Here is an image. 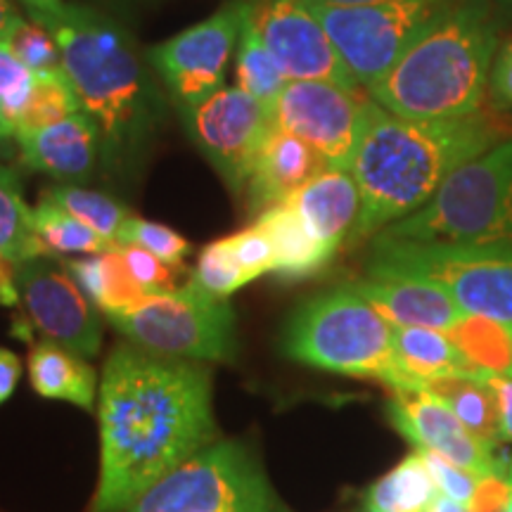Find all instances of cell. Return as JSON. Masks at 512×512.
I'll return each instance as SVG.
<instances>
[{
    "label": "cell",
    "instance_id": "6da1fadb",
    "mask_svg": "<svg viewBox=\"0 0 512 512\" xmlns=\"http://www.w3.org/2000/svg\"><path fill=\"white\" fill-rule=\"evenodd\" d=\"M100 484L93 512H124L219 439L211 370L200 361L114 347L98 392Z\"/></svg>",
    "mask_w": 512,
    "mask_h": 512
},
{
    "label": "cell",
    "instance_id": "7a4b0ae2",
    "mask_svg": "<svg viewBox=\"0 0 512 512\" xmlns=\"http://www.w3.org/2000/svg\"><path fill=\"white\" fill-rule=\"evenodd\" d=\"M512 138V117L477 112L460 119H406L370 98L354 174L361 216L351 242L373 238L425 207L460 166Z\"/></svg>",
    "mask_w": 512,
    "mask_h": 512
},
{
    "label": "cell",
    "instance_id": "3957f363",
    "mask_svg": "<svg viewBox=\"0 0 512 512\" xmlns=\"http://www.w3.org/2000/svg\"><path fill=\"white\" fill-rule=\"evenodd\" d=\"M29 17L60 43L83 112L98 121L105 174L131 176L166 124V98L147 55L117 19L86 5Z\"/></svg>",
    "mask_w": 512,
    "mask_h": 512
},
{
    "label": "cell",
    "instance_id": "277c9868",
    "mask_svg": "<svg viewBox=\"0 0 512 512\" xmlns=\"http://www.w3.org/2000/svg\"><path fill=\"white\" fill-rule=\"evenodd\" d=\"M496 53L489 0H456L368 93L406 119L472 117L484 107Z\"/></svg>",
    "mask_w": 512,
    "mask_h": 512
},
{
    "label": "cell",
    "instance_id": "5b68a950",
    "mask_svg": "<svg viewBox=\"0 0 512 512\" xmlns=\"http://www.w3.org/2000/svg\"><path fill=\"white\" fill-rule=\"evenodd\" d=\"M280 342L287 356L306 366L413 389L396 361L394 325L351 285L316 294L299 306Z\"/></svg>",
    "mask_w": 512,
    "mask_h": 512
},
{
    "label": "cell",
    "instance_id": "8992f818",
    "mask_svg": "<svg viewBox=\"0 0 512 512\" xmlns=\"http://www.w3.org/2000/svg\"><path fill=\"white\" fill-rule=\"evenodd\" d=\"M377 235L512 252V138L460 166L425 207Z\"/></svg>",
    "mask_w": 512,
    "mask_h": 512
},
{
    "label": "cell",
    "instance_id": "52a82bcc",
    "mask_svg": "<svg viewBox=\"0 0 512 512\" xmlns=\"http://www.w3.org/2000/svg\"><path fill=\"white\" fill-rule=\"evenodd\" d=\"M368 273L427 280L446 290L465 316L512 325V252L508 249L375 235Z\"/></svg>",
    "mask_w": 512,
    "mask_h": 512
},
{
    "label": "cell",
    "instance_id": "ba28073f",
    "mask_svg": "<svg viewBox=\"0 0 512 512\" xmlns=\"http://www.w3.org/2000/svg\"><path fill=\"white\" fill-rule=\"evenodd\" d=\"M124 512H292L247 444L216 439Z\"/></svg>",
    "mask_w": 512,
    "mask_h": 512
},
{
    "label": "cell",
    "instance_id": "9c48e42d",
    "mask_svg": "<svg viewBox=\"0 0 512 512\" xmlns=\"http://www.w3.org/2000/svg\"><path fill=\"white\" fill-rule=\"evenodd\" d=\"M107 320L133 344L162 356L230 361L238 351L233 306L192 283L183 290L147 294Z\"/></svg>",
    "mask_w": 512,
    "mask_h": 512
},
{
    "label": "cell",
    "instance_id": "30bf717a",
    "mask_svg": "<svg viewBox=\"0 0 512 512\" xmlns=\"http://www.w3.org/2000/svg\"><path fill=\"white\" fill-rule=\"evenodd\" d=\"M453 5L456 0H382L354 8L311 3V8L358 86L370 91Z\"/></svg>",
    "mask_w": 512,
    "mask_h": 512
},
{
    "label": "cell",
    "instance_id": "8fae6325",
    "mask_svg": "<svg viewBox=\"0 0 512 512\" xmlns=\"http://www.w3.org/2000/svg\"><path fill=\"white\" fill-rule=\"evenodd\" d=\"M249 0H233L214 15L147 50V60L176 102L183 121L226 83Z\"/></svg>",
    "mask_w": 512,
    "mask_h": 512
},
{
    "label": "cell",
    "instance_id": "7c38bea8",
    "mask_svg": "<svg viewBox=\"0 0 512 512\" xmlns=\"http://www.w3.org/2000/svg\"><path fill=\"white\" fill-rule=\"evenodd\" d=\"M370 98L325 81H287L275 126L302 138L332 169L351 171Z\"/></svg>",
    "mask_w": 512,
    "mask_h": 512
},
{
    "label": "cell",
    "instance_id": "4fadbf2b",
    "mask_svg": "<svg viewBox=\"0 0 512 512\" xmlns=\"http://www.w3.org/2000/svg\"><path fill=\"white\" fill-rule=\"evenodd\" d=\"M249 19L287 81L361 88L309 0H249Z\"/></svg>",
    "mask_w": 512,
    "mask_h": 512
},
{
    "label": "cell",
    "instance_id": "5bb4252c",
    "mask_svg": "<svg viewBox=\"0 0 512 512\" xmlns=\"http://www.w3.org/2000/svg\"><path fill=\"white\" fill-rule=\"evenodd\" d=\"M185 126L223 181L242 192L275 121L271 110L242 88L223 86L190 114Z\"/></svg>",
    "mask_w": 512,
    "mask_h": 512
},
{
    "label": "cell",
    "instance_id": "9a60e30c",
    "mask_svg": "<svg viewBox=\"0 0 512 512\" xmlns=\"http://www.w3.org/2000/svg\"><path fill=\"white\" fill-rule=\"evenodd\" d=\"M15 278L19 302L43 337L81 356L98 354L102 344L100 316L64 261L53 256L22 261L15 268Z\"/></svg>",
    "mask_w": 512,
    "mask_h": 512
},
{
    "label": "cell",
    "instance_id": "2e32d148",
    "mask_svg": "<svg viewBox=\"0 0 512 512\" xmlns=\"http://www.w3.org/2000/svg\"><path fill=\"white\" fill-rule=\"evenodd\" d=\"M389 420L415 448L432 451L479 477H508L496 448L479 441L444 401L422 389H394Z\"/></svg>",
    "mask_w": 512,
    "mask_h": 512
},
{
    "label": "cell",
    "instance_id": "e0dca14e",
    "mask_svg": "<svg viewBox=\"0 0 512 512\" xmlns=\"http://www.w3.org/2000/svg\"><path fill=\"white\" fill-rule=\"evenodd\" d=\"M15 140L24 166L62 183L88 181L102 164V133L88 112Z\"/></svg>",
    "mask_w": 512,
    "mask_h": 512
},
{
    "label": "cell",
    "instance_id": "ac0fdd59",
    "mask_svg": "<svg viewBox=\"0 0 512 512\" xmlns=\"http://www.w3.org/2000/svg\"><path fill=\"white\" fill-rule=\"evenodd\" d=\"M351 287L392 325L448 332L465 313L439 285L394 273H368Z\"/></svg>",
    "mask_w": 512,
    "mask_h": 512
},
{
    "label": "cell",
    "instance_id": "d6986e66",
    "mask_svg": "<svg viewBox=\"0 0 512 512\" xmlns=\"http://www.w3.org/2000/svg\"><path fill=\"white\" fill-rule=\"evenodd\" d=\"M285 202L297 209L313 238L332 256L344 242L351 240L361 216V190L354 174L332 166H325Z\"/></svg>",
    "mask_w": 512,
    "mask_h": 512
},
{
    "label": "cell",
    "instance_id": "ffe728a7",
    "mask_svg": "<svg viewBox=\"0 0 512 512\" xmlns=\"http://www.w3.org/2000/svg\"><path fill=\"white\" fill-rule=\"evenodd\" d=\"M323 169L325 162L311 145L275 126L247 181L249 207L264 214L275 204L290 200L294 192L304 188Z\"/></svg>",
    "mask_w": 512,
    "mask_h": 512
},
{
    "label": "cell",
    "instance_id": "44dd1931",
    "mask_svg": "<svg viewBox=\"0 0 512 512\" xmlns=\"http://www.w3.org/2000/svg\"><path fill=\"white\" fill-rule=\"evenodd\" d=\"M394 351L401 373L413 389L444 377L479 375L482 368L467 358L446 332L394 325Z\"/></svg>",
    "mask_w": 512,
    "mask_h": 512
},
{
    "label": "cell",
    "instance_id": "7402d4cb",
    "mask_svg": "<svg viewBox=\"0 0 512 512\" xmlns=\"http://www.w3.org/2000/svg\"><path fill=\"white\" fill-rule=\"evenodd\" d=\"M29 380L34 392L43 399L67 401L86 411L95 406L100 392L98 375L91 363L53 339H43L31 349Z\"/></svg>",
    "mask_w": 512,
    "mask_h": 512
},
{
    "label": "cell",
    "instance_id": "603a6c76",
    "mask_svg": "<svg viewBox=\"0 0 512 512\" xmlns=\"http://www.w3.org/2000/svg\"><path fill=\"white\" fill-rule=\"evenodd\" d=\"M261 228L266 230L273 242L275 268L273 273L283 280L309 278L318 273L320 268L328 266L332 254L320 242L313 238V233L306 228L302 216L290 202H280L275 207L259 214Z\"/></svg>",
    "mask_w": 512,
    "mask_h": 512
},
{
    "label": "cell",
    "instance_id": "cb8c5ba5",
    "mask_svg": "<svg viewBox=\"0 0 512 512\" xmlns=\"http://www.w3.org/2000/svg\"><path fill=\"white\" fill-rule=\"evenodd\" d=\"M64 266L95 309H100L105 316L131 309L133 304L147 297V292L128 271L119 247L105 254L86 256V259H69L64 261Z\"/></svg>",
    "mask_w": 512,
    "mask_h": 512
},
{
    "label": "cell",
    "instance_id": "d4e9b609",
    "mask_svg": "<svg viewBox=\"0 0 512 512\" xmlns=\"http://www.w3.org/2000/svg\"><path fill=\"white\" fill-rule=\"evenodd\" d=\"M486 370L479 375L467 377H444L432 380L422 387V392H430L446 403L456 418L486 446L496 448L501 441V415H498V401L494 389L489 387L484 377Z\"/></svg>",
    "mask_w": 512,
    "mask_h": 512
},
{
    "label": "cell",
    "instance_id": "484cf974",
    "mask_svg": "<svg viewBox=\"0 0 512 512\" xmlns=\"http://www.w3.org/2000/svg\"><path fill=\"white\" fill-rule=\"evenodd\" d=\"M437 496L439 486L415 448L392 472L370 486L363 498V512H427Z\"/></svg>",
    "mask_w": 512,
    "mask_h": 512
},
{
    "label": "cell",
    "instance_id": "4316f807",
    "mask_svg": "<svg viewBox=\"0 0 512 512\" xmlns=\"http://www.w3.org/2000/svg\"><path fill=\"white\" fill-rule=\"evenodd\" d=\"M0 256L22 264L29 259L53 256L34 226V209L24 200L22 181L15 171L0 164Z\"/></svg>",
    "mask_w": 512,
    "mask_h": 512
},
{
    "label": "cell",
    "instance_id": "83f0119b",
    "mask_svg": "<svg viewBox=\"0 0 512 512\" xmlns=\"http://www.w3.org/2000/svg\"><path fill=\"white\" fill-rule=\"evenodd\" d=\"M235 86L252 95L254 100H259L266 110H271V114L287 86L285 74L280 72L264 38L249 19V10L245 24H242L238 55H235Z\"/></svg>",
    "mask_w": 512,
    "mask_h": 512
},
{
    "label": "cell",
    "instance_id": "f1b7e54d",
    "mask_svg": "<svg viewBox=\"0 0 512 512\" xmlns=\"http://www.w3.org/2000/svg\"><path fill=\"white\" fill-rule=\"evenodd\" d=\"M34 226L38 238L53 254H105L117 249L114 242L102 238L91 226L76 219L50 197L41 195L34 209Z\"/></svg>",
    "mask_w": 512,
    "mask_h": 512
},
{
    "label": "cell",
    "instance_id": "f546056e",
    "mask_svg": "<svg viewBox=\"0 0 512 512\" xmlns=\"http://www.w3.org/2000/svg\"><path fill=\"white\" fill-rule=\"evenodd\" d=\"M446 335L475 366L489 370V373L512 375V325L479 316H465Z\"/></svg>",
    "mask_w": 512,
    "mask_h": 512
},
{
    "label": "cell",
    "instance_id": "4dcf8cb0",
    "mask_svg": "<svg viewBox=\"0 0 512 512\" xmlns=\"http://www.w3.org/2000/svg\"><path fill=\"white\" fill-rule=\"evenodd\" d=\"M43 195L60 204L62 209H67L69 214L86 223V226H91L102 238L114 242V245H117L121 226L131 219V211L119 200H114L112 195L81 188L76 183H60L43 192Z\"/></svg>",
    "mask_w": 512,
    "mask_h": 512
},
{
    "label": "cell",
    "instance_id": "1f68e13d",
    "mask_svg": "<svg viewBox=\"0 0 512 512\" xmlns=\"http://www.w3.org/2000/svg\"><path fill=\"white\" fill-rule=\"evenodd\" d=\"M76 112H83V105L74 91L69 74H36L34 88H31L29 102L24 107L22 119H19L15 138L60 124V121L72 117Z\"/></svg>",
    "mask_w": 512,
    "mask_h": 512
},
{
    "label": "cell",
    "instance_id": "d6a6232c",
    "mask_svg": "<svg viewBox=\"0 0 512 512\" xmlns=\"http://www.w3.org/2000/svg\"><path fill=\"white\" fill-rule=\"evenodd\" d=\"M34 81L36 74L12 53L8 43H0V136L5 140L15 138Z\"/></svg>",
    "mask_w": 512,
    "mask_h": 512
},
{
    "label": "cell",
    "instance_id": "836d02e7",
    "mask_svg": "<svg viewBox=\"0 0 512 512\" xmlns=\"http://www.w3.org/2000/svg\"><path fill=\"white\" fill-rule=\"evenodd\" d=\"M5 43L34 74H67L60 43L34 19H22L5 38Z\"/></svg>",
    "mask_w": 512,
    "mask_h": 512
},
{
    "label": "cell",
    "instance_id": "e575fe53",
    "mask_svg": "<svg viewBox=\"0 0 512 512\" xmlns=\"http://www.w3.org/2000/svg\"><path fill=\"white\" fill-rule=\"evenodd\" d=\"M117 245H133L145 249V252L159 256L171 266H181V261L190 252V242L171 230L164 223H155L147 219L131 216L119 230Z\"/></svg>",
    "mask_w": 512,
    "mask_h": 512
},
{
    "label": "cell",
    "instance_id": "d590c367",
    "mask_svg": "<svg viewBox=\"0 0 512 512\" xmlns=\"http://www.w3.org/2000/svg\"><path fill=\"white\" fill-rule=\"evenodd\" d=\"M190 283L202 287L204 292L214 294V297L228 299L230 294L249 285V278L228 254L226 242L216 240L202 249Z\"/></svg>",
    "mask_w": 512,
    "mask_h": 512
},
{
    "label": "cell",
    "instance_id": "8d00e7d4",
    "mask_svg": "<svg viewBox=\"0 0 512 512\" xmlns=\"http://www.w3.org/2000/svg\"><path fill=\"white\" fill-rule=\"evenodd\" d=\"M223 242H226L228 254L233 256V261L238 264L240 271L249 278V283L256 278H261V275L273 273L275 268L273 242L259 223H254V226L247 230H240V233L230 235V238H223Z\"/></svg>",
    "mask_w": 512,
    "mask_h": 512
},
{
    "label": "cell",
    "instance_id": "74e56055",
    "mask_svg": "<svg viewBox=\"0 0 512 512\" xmlns=\"http://www.w3.org/2000/svg\"><path fill=\"white\" fill-rule=\"evenodd\" d=\"M119 252L124 256L128 271H131L136 283L147 294H164L178 290V266L166 264L159 256L133 245H121Z\"/></svg>",
    "mask_w": 512,
    "mask_h": 512
},
{
    "label": "cell",
    "instance_id": "f35d334b",
    "mask_svg": "<svg viewBox=\"0 0 512 512\" xmlns=\"http://www.w3.org/2000/svg\"><path fill=\"white\" fill-rule=\"evenodd\" d=\"M418 451L422 453V458H425L427 467H430L434 482L439 486V494L453 498V501L463 503L470 508L472 501H475L479 479L482 477L475 475V472L465 470V467L451 463V460L437 456V453L422 451V448H418Z\"/></svg>",
    "mask_w": 512,
    "mask_h": 512
},
{
    "label": "cell",
    "instance_id": "ab89813d",
    "mask_svg": "<svg viewBox=\"0 0 512 512\" xmlns=\"http://www.w3.org/2000/svg\"><path fill=\"white\" fill-rule=\"evenodd\" d=\"M491 105L496 112L512 110V38L498 48L489 79Z\"/></svg>",
    "mask_w": 512,
    "mask_h": 512
},
{
    "label": "cell",
    "instance_id": "60d3db41",
    "mask_svg": "<svg viewBox=\"0 0 512 512\" xmlns=\"http://www.w3.org/2000/svg\"><path fill=\"white\" fill-rule=\"evenodd\" d=\"M512 496V486L508 477L491 475L479 479L475 501H472V512H505Z\"/></svg>",
    "mask_w": 512,
    "mask_h": 512
},
{
    "label": "cell",
    "instance_id": "b9f144b4",
    "mask_svg": "<svg viewBox=\"0 0 512 512\" xmlns=\"http://www.w3.org/2000/svg\"><path fill=\"white\" fill-rule=\"evenodd\" d=\"M489 387L494 389L498 401V415H501V437L512 441V375L501 373H484Z\"/></svg>",
    "mask_w": 512,
    "mask_h": 512
},
{
    "label": "cell",
    "instance_id": "7bdbcfd3",
    "mask_svg": "<svg viewBox=\"0 0 512 512\" xmlns=\"http://www.w3.org/2000/svg\"><path fill=\"white\" fill-rule=\"evenodd\" d=\"M19 377H22V361L10 349L0 347V406L15 394Z\"/></svg>",
    "mask_w": 512,
    "mask_h": 512
},
{
    "label": "cell",
    "instance_id": "ee69618b",
    "mask_svg": "<svg viewBox=\"0 0 512 512\" xmlns=\"http://www.w3.org/2000/svg\"><path fill=\"white\" fill-rule=\"evenodd\" d=\"M17 264L0 256V304L3 306H15L19 304V290H17V278H15Z\"/></svg>",
    "mask_w": 512,
    "mask_h": 512
},
{
    "label": "cell",
    "instance_id": "f6af8a7d",
    "mask_svg": "<svg viewBox=\"0 0 512 512\" xmlns=\"http://www.w3.org/2000/svg\"><path fill=\"white\" fill-rule=\"evenodd\" d=\"M22 19L24 17L19 15V10L10 3V0H0V43L10 36V31L15 29Z\"/></svg>",
    "mask_w": 512,
    "mask_h": 512
},
{
    "label": "cell",
    "instance_id": "bcb514c9",
    "mask_svg": "<svg viewBox=\"0 0 512 512\" xmlns=\"http://www.w3.org/2000/svg\"><path fill=\"white\" fill-rule=\"evenodd\" d=\"M29 8V15H48L57 12L64 5V0H22Z\"/></svg>",
    "mask_w": 512,
    "mask_h": 512
},
{
    "label": "cell",
    "instance_id": "7dc6e473",
    "mask_svg": "<svg viewBox=\"0 0 512 512\" xmlns=\"http://www.w3.org/2000/svg\"><path fill=\"white\" fill-rule=\"evenodd\" d=\"M427 512H472L467 505L453 501V498H448L444 494L437 496V501H434L430 508H427Z\"/></svg>",
    "mask_w": 512,
    "mask_h": 512
},
{
    "label": "cell",
    "instance_id": "c3c4849f",
    "mask_svg": "<svg viewBox=\"0 0 512 512\" xmlns=\"http://www.w3.org/2000/svg\"><path fill=\"white\" fill-rule=\"evenodd\" d=\"M313 5H330V8H354V5L382 3V0H309Z\"/></svg>",
    "mask_w": 512,
    "mask_h": 512
},
{
    "label": "cell",
    "instance_id": "681fc988",
    "mask_svg": "<svg viewBox=\"0 0 512 512\" xmlns=\"http://www.w3.org/2000/svg\"><path fill=\"white\" fill-rule=\"evenodd\" d=\"M494 3L501 8L503 12H508V15H512V0H494Z\"/></svg>",
    "mask_w": 512,
    "mask_h": 512
},
{
    "label": "cell",
    "instance_id": "f907efd6",
    "mask_svg": "<svg viewBox=\"0 0 512 512\" xmlns=\"http://www.w3.org/2000/svg\"><path fill=\"white\" fill-rule=\"evenodd\" d=\"M508 479H510V486H512V458L508 463ZM505 512H512V496H510V503H508V508H505Z\"/></svg>",
    "mask_w": 512,
    "mask_h": 512
},
{
    "label": "cell",
    "instance_id": "816d5d0a",
    "mask_svg": "<svg viewBox=\"0 0 512 512\" xmlns=\"http://www.w3.org/2000/svg\"><path fill=\"white\" fill-rule=\"evenodd\" d=\"M3 143H5V138H3V136H0V145H3Z\"/></svg>",
    "mask_w": 512,
    "mask_h": 512
}]
</instances>
